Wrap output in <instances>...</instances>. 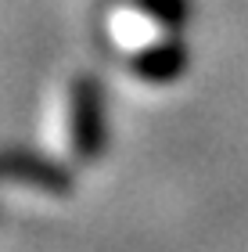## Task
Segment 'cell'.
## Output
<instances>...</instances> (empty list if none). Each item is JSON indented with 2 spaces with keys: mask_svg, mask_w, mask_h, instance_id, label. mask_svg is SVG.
Wrapping results in <instances>:
<instances>
[{
  "mask_svg": "<svg viewBox=\"0 0 248 252\" xmlns=\"http://www.w3.org/2000/svg\"><path fill=\"white\" fill-rule=\"evenodd\" d=\"M187 0H108L101 7V40L137 87H169L187 68Z\"/></svg>",
  "mask_w": 248,
  "mask_h": 252,
  "instance_id": "obj_1",
  "label": "cell"
},
{
  "mask_svg": "<svg viewBox=\"0 0 248 252\" xmlns=\"http://www.w3.org/2000/svg\"><path fill=\"white\" fill-rule=\"evenodd\" d=\"M105 144H108V116L101 83L80 68L61 72L43 97L40 152L72 173V169L94 166Z\"/></svg>",
  "mask_w": 248,
  "mask_h": 252,
  "instance_id": "obj_2",
  "label": "cell"
},
{
  "mask_svg": "<svg viewBox=\"0 0 248 252\" xmlns=\"http://www.w3.org/2000/svg\"><path fill=\"white\" fill-rule=\"evenodd\" d=\"M0 194L26 205L61 202L69 194V169L47 155H0Z\"/></svg>",
  "mask_w": 248,
  "mask_h": 252,
  "instance_id": "obj_3",
  "label": "cell"
}]
</instances>
